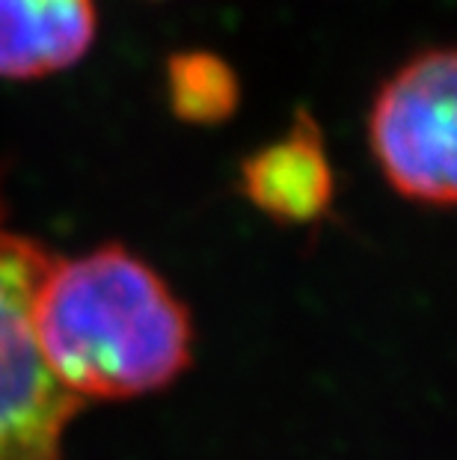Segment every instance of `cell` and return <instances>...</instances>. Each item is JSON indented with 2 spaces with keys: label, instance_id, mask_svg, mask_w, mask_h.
Returning <instances> with one entry per match:
<instances>
[{
  "label": "cell",
  "instance_id": "6da1fadb",
  "mask_svg": "<svg viewBox=\"0 0 457 460\" xmlns=\"http://www.w3.org/2000/svg\"><path fill=\"white\" fill-rule=\"evenodd\" d=\"M33 327L45 366L77 401L134 398L172 384L190 362L184 303L125 247L51 259Z\"/></svg>",
  "mask_w": 457,
  "mask_h": 460
},
{
  "label": "cell",
  "instance_id": "7a4b0ae2",
  "mask_svg": "<svg viewBox=\"0 0 457 460\" xmlns=\"http://www.w3.org/2000/svg\"><path fill=\"white\" fill-rule=\"evenodd\" d=\"M51 259L9 226L0 199V460H63L66 428L81 410L36 341L33 300Z\"/></svg>",
  "mask_w": 457,
  "mask_h": 460
},
{
  "label": "cell",
  "instance_id": "3957f363",
  "mask_svg": "<svg viewBox=\"0 0 457 460\" xmlns=\"http://www.w3.org/2000/svg\"><path fill=\"white\" fill-rule=\"evenodd\" d=\"M454 54L425 51L377 93L368 137L386 181L407 199L454 202Z\"/></svg>",
  "mask_w": 457,
  "mask_h": 460
},
{
  "label": "cell",
  "instance_id": "277c9868",
  "mask_svg": "<svg viewBox=\"0 0 457 460\" xmlns=\"http://www.w3.org/2000/svg\"><path fill=\"white\" fill-rule=\"evenodd\" d=\"M95 39L92 0H0V77L63 72Z\"/></svg>",
  "mask_w": 457,
  "mask_h": 460
},
{
  "label": "cell",
  "instance_id": "5b68a950",
  "mask_svg": "<svg viewBox=\"0 0 457 460\" xmlns=\"http://www.w3.org/2000/svg\"><path fill=\"white\" fill-rule=\"evenodd\" d=\"M244 190L261 211L286 223H306L327 211L333 170L309 116H300L282 140L244 161Z\"/></svg>",
  "mask_w": 457,
  "mask_h": 460
},
{
  "label": "cell",
  "instance_id": "8992f818",
  "mask_svg": "<svg viewBox=\"0 0 457 460\" xmlns=\"http://www.w3.org/2000/svg\"><path fill=\"white\" fill-rule=\"evenodd\" d=\"M170 102L181 119L220 122L238 104L232 68L211 54H181L170 63Z\"/></svg>",
  "mask_w": 457,
  "mask_h": 460
}]
</instances>
